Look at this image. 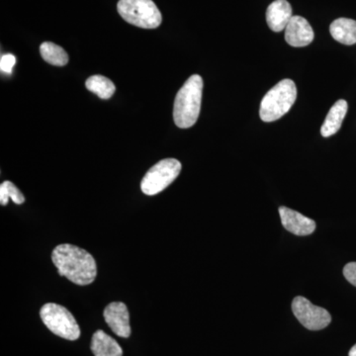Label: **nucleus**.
<instances>
[{"instance_id":"nucleus-1","label":"nucleus","mask_w":356,"mask_h":356,"mask_svg":"<svg viewBox=\"0 0 356 356\" xmlns=\"http://www.w3.org/2000/svg\"><path fill=\"white\" fill-rule=\"evenodd\" d=\"M51 261L60 275L79 286L91 284L97 275V266L92 255L76 245H57L51 252Z\"/></svg>"},{"instance_id":"nucleus-2","label":"nucleus","mask_w":356,"mask_h":356,"mask_svg":"<svg viewBox=\"0 0 356 356\" xmlns=\"http://www.w3.org/2000/svg\"><path fill=\"white\" fill-rule=\"evenodd\" d=\"M203 79L193 74L178 91L173 105V120L178 128H191L198 120L202 102Z\"/></svg>"},{"instance_id":"nucleus-3","label":"nucleus","mask_w":356,"mask_h":356,"mask_svg":"<svg viewBox=\"0 0 356 356\" xmlns=\"http://www.w3.org/2000/svg\"><path fill=\"white\" fill-rule=\"evenodd\" d=\"M296 84L291 79H283L262 98L259 115L262 121L273 122L289 112L296 102Z\"/></svg>"},{"instance_id":"nucleus-4","label":"nucleus","mask_w":356,"mask_h":356,"mask_svg":"<svg viewBox=\"0 0 356 356\" xmlns=\"http://www.w3.org/2000/svg\"><path fill=\"white\" fill-rule=\"evenodd\" d=\"M117 10L126 22L144 29L158 28L163 21L153 0H120Z\"/></svg>"},{"instance_id":"nucleus-5","label":"nucleus","mask_w":356,"mask_h":356,"mask_svg":"<svg viewBox=\"0 0 356 356\" xmlns=\"http://www.w3.org/2000/svg\"><path fill=\"white\" fill-rule=\"evenodd\" d=\"M44 325L56 336L67 341H76L81 337V329L76 318L65 307L48 303L40 311Z\"/></svg>"},{"instance_id":"nucleus-6","label":"nucleus","mask_w":356,"mask_h":356,"mask_svg":"<svg viewBox=\"0 0 356 356\" xmlns=\"http://www.w3.org/2000/svg\"><path fill=\"white\" fill-rule=\"evenodd\" d=\"M181 172V163L175 159L159 161L149 170L140 182V189L146 195L153 196L165 191Z\"/></svg>"},{"instance_id":"nucleus-7","label":"nucleus","mask_w":356,"mask_h":356,"mask_svg":"<svg viewBox=\"0 0 356 356\" xmlns=\"http://www.w3.org/2000/svg\"><path fill=\"white\" fill-rule=\"evenodd\" d=\"M292 311L297 320L310 331H320L332 322L329 312L322 307L314 305L305 297L298 296L293 300Z\"/></svg>"},{"instance_id":"nucleus-8","label":"nucleus","mask_w":356,"mask_h":356,"mask_svg":"<svg viewBox=\"0 0 356 356\" xmlns=\"http://www.w3.org/2000/svg\"><path fill=\"white\" fill-rule=\"evenodd\" d=\"M105 322L115 334L120 337L131 336L130 315L127 306L122 302L110 303L104 310Z\"/></svg>"},{"instance_id":"nucleus-9","label":"nucleus","mask_w":356,"mask_h":356,"mask_svg":"<svg viewBox=\"0 0 356 356\" xmlns=\"http://www.w3.org/2000/svg\"><path fill=\"white\" fill-rule=\"evenodd\" d=\"M284 31L287 43L295 48L308 46L315 38L310 23L298 15L293 16Z\"/></svg>"},{"instance_id":"nucleus-10","label":"nucleus","mask_w":356,"mask_h":356,"mask_svg":"<svg viewBox=\"0 0 356 356\" xmlns=\"http://www.w3.org/2000/svg\"><path fill=\"white\" fill-rule=\"evenodd\" d=\"M281 222L283 227L294 235L304 236L313 234L316 229V222L301 213L287 207L280 208Z\"/></svg>"},{"instance_id":"nucleus-11","label":"nucleus","mask_w":356,"mask_h":356,"mask_svg":"<svg viewBox=\"0 0 356 356\" xmlns=\"http://www.w3.org/2000/svg\"><path fill=\"white\" fill-rule=\"evenodd\" d=\"M292 17V7L287 0H275L266 10V22L273 32L286 29Z\"/></svg>"},{"instance_id":"nucleus-12","label":"nucleus","mask_w":356,"mask_h":356,"mask_svg":"<svg viewBox=\"0 0 356 356\" xmlns=\"http://www.w3.org/2000/svg\"><path fill=\"white\" fill-rule=\"evenodd\" d=\"M348 105L346 100H337L329 113L325 117L322 128H321V134L323 137L327 138L334 135L341 127V124L346 113H348Z\"/></svg>"},{"instance_id":"nucleus-13","label":"nucleus","mask_w":356,"mask_h":356,"mask_svg":"<svg viewBox=\"0 0 356 356\" xmlns=\"http://www.w3.org/2000/svg\"><path fill=\"white\" fill-rule=\"evenodd\" d=\"M91 350L95 356H123L120 344L103 331L95 332L93 334Z\"/></svg>"},{"instance_id":"nucleus-14","label":"nucleus","mask_w":356,"mask_h":356,"mask_svg":"<svg viewBox=\"0 0 356 356\" xmlns=\"http://www.w3.org/2000/svg\"><path fill=\"white\" fill-rule=\"evenodd\" d=\"M332 38L343 44H356V21L348 18H339L330 26Z\"/></svg>"},{"instance_id":"nucleus-15","label":"nucleus","mask_w":356,"mask_h":356,"mask_svg":"<svg viewBox=\"0 0 356 356\" xmlns=\"http://www.w3.org/2000/svg\"><path fill=\"white\" fill-rule=\"evenodd\" d=\"M40 53H41L42 58L48 64L64 67L69 63V56H67V51L62 47L51 43V42H44L42 44L40 47Z\"/></svg>"},{"instance_id":"nucleus-16","label":"nucleus","mask_w":356,"mask_h":356,"mask_svg":"<svg viewBox=\"0 0 356 356\" xmlns=\"http://www.w3.org/2000/svg\"><path fill=\"white\" fill-rule=\"evenodd\" d=\"M86 88L102 99H109L116 91V86L109 79L103 76H92L86 83Z\"/></svg>"},{"instance_id":"nucleus-17","label":"nucleus","mask_w":356,"mask_h":356,"mask_svg":"<svg viewBox=\"0 0 356 356\" xmlns=\"http://www.w3.org/2000/svg\"><path fill=\"white\" fill-rule=\"evenodd\" d=\"M9 199L14 203L23 204L25 202V197L22 192L16 187L11 181H4L0 185V203L2 206H6L8 204Z\"/></svg>"},{"instance_id":"nucleus-18","label":"nucleus","mask_w":356,"mask_h":356,"mask_svg":"<svg viewBox=\"0 0 356 356\" xmlns=\"http://www.w3.org/2000/svg\"><path fill=\"white\" fill-rule=\"evenodd\" d=\"M15 63L16 58L13 55L8 54V55L2 56L1 60H0V69L6 74H10Z\"/></svg>"},{"instance_id":"nucleus-19","label":"nucleus","mask_w":356,"mask_h":356,"mask_svg":"<svg viewBox=\"0 0 356 356\" xmlns=\"http://www.w3.org/2000/svg\"><path fill=\"white\" fill-rule=\"evenodd\" d=\"M343 275L348 282L356 287V262H350L344 266Z\"/></svg>"},{"instance_id":"nucleus-20","label":"nucleus","mask_w":356,"mask_h":356,"mask_svg":"<svg viewBox=\"0 0 356 356\" xmlns=\"http://www.w3.org/2000/svg\"><path fill=\"white\" fill-rule=\"evenodd\" d=\"M348 356H356V344L351 348L350 353H348Z\"/></svg>"}]
</instances>
